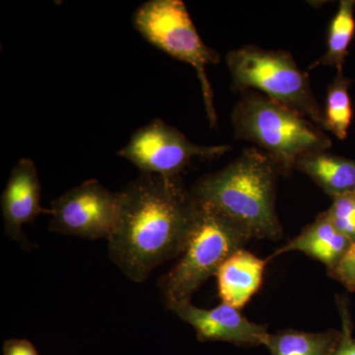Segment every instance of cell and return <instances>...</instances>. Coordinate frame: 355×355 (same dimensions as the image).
Returning <instances> with one entry per match:
<instances>
[{
  "label": "cell",
  "mask_w": 355,
  "mask_h": 355,
  "mask_svg": "<svg viewBox=\"0 0 355 355\" xmlns=\"http://www.w3.org/2000/svg\"><path fill=\"white\" fill-rule=\"evenodd\" d=\"M336 305L342 320V336L333 355H355L354 323L350 314L349 299L345 296H336Z\"/></svg>",
  "instance_id": "ac0fdd59"
},
{
  "label": "cell",
  "mask_w": 355,
  "mask_h": 355,
  "mask_svg": "<svg viewBox=\"0 0 355 355\" xmlns=\"http://www.w3.org/2000/svg\"><path fill=\"white\" fill-rule=\"evenodd\" d=\"M282 175L279 165L268 154L251 147L223 169L202 178L191 193L253 239L277 240L282 237L275 207L277 178Z\"/></svg>",
  "instance_id": "7a4b0ae2"
},
{
  "label": "cell",
  "mask_w": 355,
  "mask_h": 355,
  "mask_svg": "<svg viewBox=\"0 0 355 355\" xmlns=\"http://www.w3.org/2000/svg\"><path fill=\"white\" fill-rule=\"evenodd\" d=\"M328 275L342 284L347 291H355V240L338 266L329 272Z\"/></svg>",
  "instance_id": "d6986e66"
},
{
  "label": "cell",
  "mask_w": 355,
  "mask_h": 355,
  "mask_svg": "<svg viewBox=\"0 0 355 355\" xmlns=\"http://www.w3.org/2000/svg\"><path fill=\"white\" fill-rule=\"evenodd\" d=\"M355 1L343 0L338 11L331 19L328 30L327 50L321 58H318L309 69L318 67H336V72H343L350 44L355 36Z\"/></svg>",
  "instance_id": "9a60e30c"
},
{
  "label": "cell",
  "mask_w": 355,
  "mask_h": 355,
  "mask_svg": "<svg viewBox=\"0 0 355 355\" xmlns=\"http://www.w3.org/2000/svg\"><path fill=\"white\" fill-rule=\"evenodd\" d=\"M340 336L334 329L319 333L286 329L270 334L265 347L270 355H333Z\"/></svg>",
  "instance_id": "5bb4252c"
},
{
  "label": "cell",
  "mask_w": 355,
  "mask_h": 355,
  "mask_svg": "<svg viewBox=\"0 0 355 355\" xmlns=\"http://www.w3.org/2000/svg\"><path fill=\"white\" fill-rule=\"evenodd\" d=\"M196 200L195 218L183 253L176 266L158 282L170 310L180 303L191 301L193 294L216 275L231 254L245 249L253 239L212 205Z\"/></svg>",
  "instance_id": "277c9868"
},
{
  "label": "cell",
  "mask_w": 355,
  "mask_h": 355,
  "mask_svg": "<svg viewBox=\"0 0 355 355\" xmlns=\"http://www.w3.org/2000/svg\"><path fill=\"white\" fill-rule=\"evenodd\" d=\"M118 223L108 240L109 257L133 282L181 256L197 200L180 179L141 174L120 191Z\"/></svg>",
  "instance_id": "6da1fadb"
},
{
  "label": "cell",
  "mask_w": 355,
  "mask_h": 355,
  "mask_svg": "<svg viewBox=\"0 0 355 355\" xmlns=\"http://www.w3.org/2000/svg\"><path fill=\"white\" fill-rule=\"evenodd\" d=\"M352 80L343 74L336 72L328 91L323 109L324 130L333 133L338 139H347L354 119V107L349 95Z\"/></svg>",
  "instance_id": "2e32d148"
},
{
  "label": "cell",
  "mask_w": 355,
  "mask_h": 355,
  "mask_svg": "<svg viewBox=\"0 0 355 355\" xmlns=\"http://www.w3.org/2000/svg\"><path fill=\"white\" fill-rule=\"evenodd\" d=\"M324 214L343 235L355 240V190L336 196Z\"/></svg>",
  "instance_id": "e0dca14e"
},
{
  "label": "cell",
  "mask_w": 355,
  "mask_h": 355,
  "mask_svg": "<svg viewBox=\"0 0 355 355\" xmlns=\"http://www.w3.org/2000/svg\"><path fill=\"white\" fill-rule=\"evenodd\" d=\"M180 319L191 324L200 342H225L237 347H254L265 345L268 327L254 323L242 314L241 310L222 302L212 309H202L184 301L173 308Z\"/></svg>",
  "instance_id": "9c48e42d"
},
{
  "label": "cell",
  "mask_w": 355,
  "mask_h": 355,
  "mask_svg": "<svg viewBox=\"0 0 355 355\" xmlns=\"http://www.w3.org/2000/svg\"><path fill=\"white\" fill-rule=\"evenodd\" d=\"M120 205V193L97 180H87L51 202L49 229L83 239L109 240L118 223Z\"/></svg>",
  "instance_id": "ba28073f"
},
{
  "label": "cell",
  "mask_w": 355,
  "mask_h": 355,
  "mask_svg": "<svg viewBox=\"0 0 355 355\" xmlns=\"http://www.w3.org/2000/svg\"><path fill=\"white\" fill-rule=\"evenodd\" d=\"M352 242L333 225L323 211L314 222L306 225L296 237L279 248L268 259L272 261L284 253L301 252L323 263L329 272L338 266Z\"/></svg>",
  "instance_id": "7c38bea8"
},
{
  "label": "cell",
  "mask_w": 355,
  "mask_h": 355,
  "mask_svg": "<svg viewBox=\"0 0 355 355\" xmlns=\"http://www.w3.org/2000/svg\"><path fill=\"white\" fill-rule=\"evenodd\" d=\"M230 149V146H198L177 128L155 119L133 133L118 155L139 168L141 174L180 179L195 159L219 157Z\"/></svg>",
  "instance_id": "52a82bcc"
},
{
  "label": "cell",
  "mask_w": 355,
  "mask_h": 355,
  "mask_svg": "<svg viewBox=\"0 0 355 355\" xmlns=\"http://www.w3.org/2000/svg\"><path fill=\"white\" fill-rule=\"evenodd\" d=\"M231 121L235 137L260 147L284 175L295 169L301 158L331 146L330 137L312 121L254 91L242 93Z\"/></svg>",
  "instance_id": "3957f363"
},
{
  "label": "cell",
  "mask_w": 355,
  "mask_h": 355,
  "mask_svg": "<svg viewBox=\"0 0 355 355\" xmlns=\"http://www.w3.org/2000/svg\"><path fill=\"white\" fill-rule=\"evenodd\" d=\"M226 64L236 92L259 91L326 132L323 109L315 97L309 77L291 53L249 44L229 51Z\"/></svg>",
  "instance_id": "5b68a950"
},
{
  "label": "cell",
  "mask_w": 355,
  "mask_h": 355,
  "mask_svg": "<svg viewBox=\"0 0 355 355\" xmlns=\"http://www.w3.org/2000/svg\"><path fill=\"white\" fill-rule=\"evenodd\" d=\"M133 25L147 42L195 69L210 125L216 127L214 90L207 67L218 64L220 57L200 38L186 4L181 0H149L133 15Z\"/></svg>",
  "instance_id": "8992f818"
},
{
  "label": "cell",
  "mask_w": 355,
  "mask_h": 355,
  "mask_svg": "<svg viewBox=\"0 0 355 355\" xmlns=\"http://www.w3.org/2000/svg\"><path fill=\"white\" fill-rule=\"evenodd\" d=\"M270 259H261L246 249L238 250L216 272L222 302L243 309L260 291Z\"/></svg>",
  "instance_id": "8fae6325"
},
{
  "label": "cell",
  "mask_w": 355,
  "mask_h": 355,
  "mask_svg": "<svg viewBox=\"0 0 355 355\" xmlns=\"http://www.w3.org/2000/svg\"><path fill=\"white\" fill-rule=\"evenodd\" d=\"M295 169L307 175L331 198L355 190V159L323 151L301 158Z\"/></svg>",
  "instance_id": "4fadbf2b"
},
{
  "label": "cell",
  "mask_w": 355,
  "mask_h": 355,
  "mask_svg": "<svg viewBox=\"0 0 355 355\" xmlns=\"http://www.w3.org/2000/svg\"><path fill=\"white\" fill-rule=\"evenodd\" d=\"M3 355H40L34 343L26 338H9L3 343Z\"/></svg>",
  "instance_id": "ffe728a7"
},
{
  "label": "cell",
  "mask_w": 355,
  "mask_h": 355,
  "mask_svg": "<svg viewBox=\"0 0 355 355\" xmlns=\"http://www.w3.org/2000/svg\"><path fill=\"white\" fill-rule=\"evenodd\" d=\"M42 186L34 161L22 158L11 170L1 196V211L6 234L21 245H29L23 226L42 214H51L41 207Z\"/></svg>",
  "instance_id": "30bf717a"
}]
</instances>
